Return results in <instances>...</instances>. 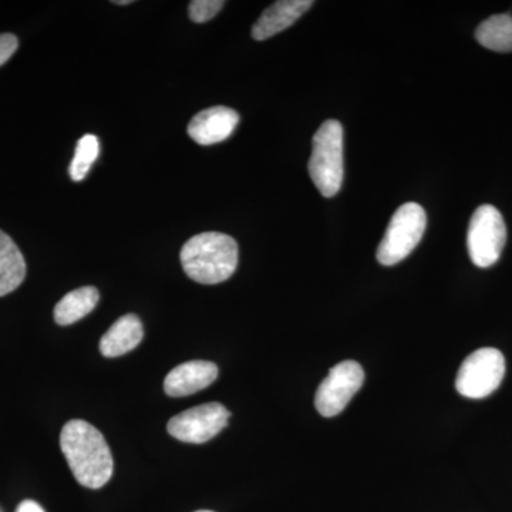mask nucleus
Listing matches in <instances>:
<instances>
[{"mask_svg": "<svg viewBox=\"0 0 512 512\" xmlns=\"http://www.w3.org/2000/svg\"><path fill=\"white\" fill-rule=\"evenodd\" d=\"M60 447L77 483L97 488L109 483L114 463L109 444L96 427L84 420H70L60 434Z\"/></svg>", "mask_w": 512, "mask_h": 512, "instance_id": "obj_1", "label": "nucleus"}, {"mask_svg": "<svg viewBox=\"0 0 512 512\" xmlns=\"http://www.w3.org/2000/svg\"><path fill=\"white\" fill-rule=\"evenodd\" d=\"M114 5H130L131 0H114Z\"/></svg>", "mask_w": 512, "mask_h": 512, "instance_id": "obj_20", "label": "nucleus"}, {"mask_svg": "<svg viewBox=\"0 0 512 512\" xmlns=\"http://www.w3.org/2000/svg\"><path fill=\"white\" fill-rule=\"evenodd\" d=\"M229 416L231 413L221 403L201 404L173 417L167 430L174 439L184 443H207L225 429Z\"/></svg>", "mask_w": 512, "mask_h": 512, "instance_id": "obj_8", "label": "nucleus"}, {"mask_svg": "<svg viewBox=\"0 0 512 512\" xmlns=\"http://www.w3.org/2000/svg\"><path fill=\"white\" fill-rule=\"evenodd\" d=\"M313 6L312 0H279L262 13L252 28V37L255 40L269 39V37L284 32L291 28L303 13L308 12Z\"/></svg>", "mask_w": 512, "mask_h": 512, "instance_id": "obj_11", "label": "nucleus"}, {"mask_svg": "<svg viewBox=\"0 0 512 512\" xmlns=\"http://www.w3.org/2000/svg\"><path fill=\"white\" fill-rule=\"evenodd\" d=\"M100 301V293L94 286L74 289L57 303L55 320L57 325L69 326L89 315Z\"/></svg>", "mask_w": 512, "mask_h": 512, "instance_id": "obj_14", "label": "nucleus"}, {"mask_svg": "<svg viewBox=\"0 0 512 512\" xmlns=\"http://www.w3.org/2000/svg\"><path fill=\"white\" fill-rule=\"evenodd\" d=\"M476 39L493 52H512V16L494 15L484 20L476 30Z\"/></svg>", "mask_w": 512, "mask_h": 512, "instance_id": "obj_15", "label": "nucleus"}, {"mask_svg": "<svg viewBox=\"0 0 512 512\" xmlns=\"http://www.w3.org/2000/svg\"><path fill=\"white\" fill-rule=\"evenodd\" d=\"M239 114L229 107L217 106L195 114L188 124V136L200 146L222 143L234 133Z\"/></svg>", "mask_w": 512, "mask_h": 512, "instance_id": "obj_9", "label": "nucleus"}, {"mask_svg": "<svg viewBox=\"0 0 512 512\" xmlns=\"http://www.w3.org/2000/svg\"><path fill=\"white\" fill-rule=\"evenodd\" d=\"M313 184L326 198L335 197L343 183V127L338 120H326L312 141L308 164Z\"/></svg>", "mask_w": 512, "mask_h": 512, "instance_id": "obj_3", "label": "nucleus"}, {"mask_svg": "<svg viewBox=\"0 0 512 512\" xmlns=\"http://www.w3.org/2000/svg\"><path fill=\"white\" fill-rule=\"evenodd\" d=\"M365 383V372L355 360H345L329 370L316 392V410L323 417H335L346 409Z\"/></svg>", "mask_w": 512, "mask_h": 512, "instance_id": "obj_7", "label": "nucleus"}, {"mask_svg": "<svg viewBox=\"0 0 512 512\" xmlns=\"http://www.w3.org/2000/svg\"><path fill=\"white\" fill-rule=\"evenodd\" d=\"M426 211L416 202H407L394 212L383 241L377 248V261L393 266L407 258L419 245L426 231Z\"/></svg>", "mask_w": 512, "mask_h": 512, "instance_id": "obj_4", "label": "nucleus"}, {"mask_svg": "<svg viewBox=\"0 0 512 512\" xmlns=\"http://www.w3.org/2000/svg\"><path fill=\"white\" fill-rule=\"evenodd\" d=\"M197 512H214V511L202 510V511H197Z\"/></svg>", "mask_w": 512, "mask_h": 512, "instance_id": "obj_21", "label": "nucleus"}, {"mask_svg": "<svg viewBox=\"0 0 512 512\" xmlns=\"http://www.w3.org/2000/svg\"><path fill=\"white\" fill-rule=\"evenodd\" d=\"M218 377V366L207 360H191L175 367L164 380V390L171 397H185L204 390Z\"/></svg>", "mask_w": 512, "mask_h": 512, "instance_id": "obj_10", "label": "nucleus"}, {"mask_svg": "<svg viewBox=\"0 0 512 512\" xmlns=\"http://www.w3.org/2000/svg\"><path fill=\"white\" fill-rule=\"evenodd\" d=\"M144 338L143 323L136 315H124L111 325L100 340V352L104 357L126 355L140 345Z\"/></svg>", "mask_w": 512, "mask_h": 512, "instance_id": "obj_12", "label": "nucleus"}, {"mask_svg": "<svg viewBox=\"0 0 512 512\" xmlns=\"http://www.w3.org/2000/svg\"><path fill=\"white\" fill-rule=\"evenodd\" d=\"M100 143L99 138L93 134H86L77 141L76 151L72 164H70L69 173L73 181H83L89 174L94 161L99 158Z\"/></svg>", "mask_w": 512, "mask_h": 512, "instance_id": "obj_16", "label": "nucleus"}, {"mask_svg": "<svg viewBox=\"0 0 512 512\" xmlns=\"http://www.w3.org/2000/svg\"><path fill=\"white\" fill-rule=\"evenodd\" d=\"M505 376V357L494 348H481L466 357L457 373L456 389L468 399H484L500 387Z\"/></svg>", "mask_w": 512, "mask_h": 512, "instance_id": "obj_6", "label": "nucleus"}, {"mask_svg": "<svg viewBox=\"0 0 512 512\" xmlns=\"http://www.w3.org/2000/svg\"><path fill=\"white\" fill-rule=\"evenodd\" d=\"M224 5L225 2L222 0H194L188 6V13H190L192 22L205 23L215 18Z\"/></svg>", "mask_w": 512, "mask_h": 512, "instance_id": "obj_17", "label": "nucleus"}, {"mask_svg": "<svg viewBox=\"0 0 512 512\" xmlns=\"http://www.w3.org/2000/svg\"><path fill=\"white\" fill-rule=\"evenodd\" d=\"M238 244L222 232H202L185 242L180 259L185 274L202 285L227 281L237 271Z\"/></svg>", "mask_w": 512, "mask_h": 512, "instance_id": "obj_2", "label": "nucleus"}, {"mask_svg": "<svg viewBox=\"0 0 512 512\" xmlns=\"http://www.w3.org/2000/svg\"><path fill=\"white\" fill-rule=\"evenodd\" d=\"M26 278V262L18 245L5 232L0 231V296L9 295Z\"/></svg>", "mask_w": 512, "mask_h": 512, "instance_id": "obj_13", "label": "nucleus"}, {"mask_svg": "<svg viewBox=\"0 0 512 512\" xmlns=\"http://www.w3.org/2000/svg\"><path fill=\"white\" fill-rule=\"evenodd\" d=\"M18 46V37L12 35V33H2L0 35V66H3L10 57L15 55Z\"/></svg>", "mask_w": 512, "mask_h": 512, "instance_id": "obj_18", "label": "nucleus"}, {"mask_svg": "<svg viewBox=\"0 0 512 512\" xmlns=\"http://www.w3.org/2000/svg\"><path fill=\"white\" fill-rule=\"evenodd\" d=\"M507 227L501 212L493 205H481L473 214L468 227L467 247L471 261L478 268H490L500 259Z\"/></svg>", "mask_w": 512, "mask_h": 512, "instance_id": "obj_5", "label": "nucleus"}, {"mask_svg": "<svg viewBox=\"0 0 512 512\" xmlns=\"http://www.w3.org/2000/svg\"><path fill=\"white\" fill-rule=\"evenodd\" d=\"M16 512H45V510L36 501L26 500L19 504Z\"/></svg>", "mask_w": 512, "mask_h": 512, "instance_id": "obj_19", "label": "nucleus"}]
</instances>
